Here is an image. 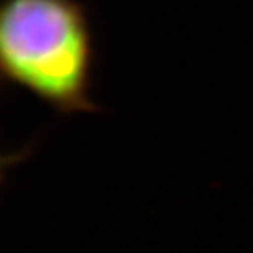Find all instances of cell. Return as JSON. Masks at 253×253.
I'll list each match as a JSON object with an SVG mask.
<instances>
[{
  "label": "cell",
  "instance_id": "6da1fadb",
  "mask_svg": "<svg viewBox=\"0 0 253 253\" xmlns=\"http://www.w3.org/2000/svg\"><path fill=\"white\" fill-rule=\"evenodd\" d=\"M97 46L81 0H2L0 76L59 117L100 114L94 99Z\"/></svg>",
  "mask_w": 253,
  "mask_h": 253
}]
</instances>
